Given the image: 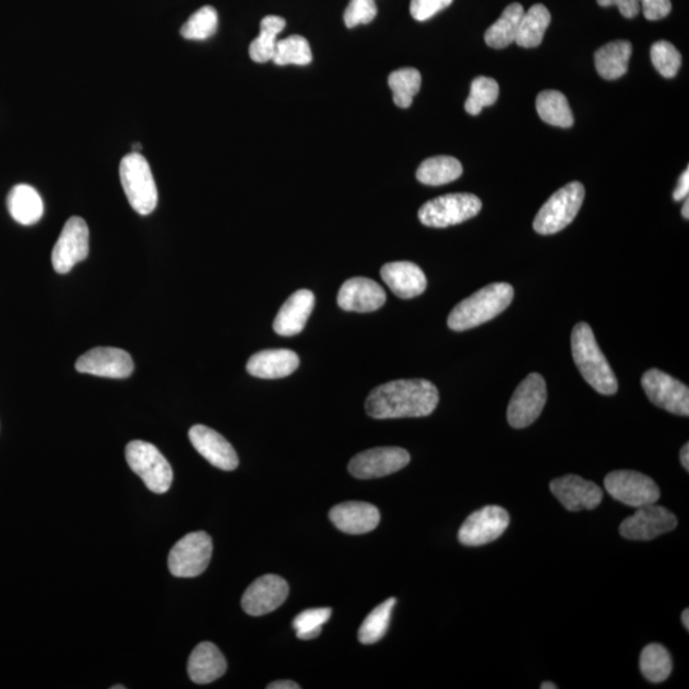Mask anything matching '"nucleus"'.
<instances>
[{"mask_svg":"<svg viewBox=\"0 0 689 689\" xmlns=\"http://www.w3.org/2000/svg\"><path fill=\"white\" fill-rule=\"evenodd\" d=\"M437 387L427 379H400L374 388L365 410L374 419L423 418L436 410Z\"/></svg>","mask_w":689,"mask_h":689,"instance_id":"obj_1","label":"nucleus"},{"mask_svg":"<svg viewBox=\"0 0 689 689\" xmlns=\"http://www.w3.org/2000/svg\"><path fill=\"white\" fill-rule=\"evenodd\" d=\"M571 349L578 371L595 391L605 396L617 393V378L587 323H578L573 328Z\"/></svg>","mask_w":689,"mask_h":689,"instance_id":"obj_2","label":"nucleus"},{"mask_svg":"<svg viewBox=\"0 0 689 689\" xmlns=\"http://www.w3.org/2000/svg\"><path fill=\"white\" fill-rule=\"evenodd\" d=\"M512 300L513 288L507 282L485 286L453 308L448 316V327L461 332L484 325L506 311Z\"/></svg>","mask_w":689,"mask_h":689,"instance_id":"obj_3","label":"nucleus"},{"mask_svg":"<svg viewBox=\"0 0 689 689\" xmlns=\"http://www.w3.org/2000/svg\"><path fill=\"white\" fill-rule=\"evenodd\" d=\"M120 182L129 205L142 216L154 212L159 194L150 164L138 152H131L120 161Z\"/></svg>","mask_w":689,"mask_h":689,"instance_id":"obj_4","label":"nucleus"},{"mask_svg":"<svg viewBox=\"0 0 689 689\" xmlns=\"http://www.w3.org/2000/svg\"><path fill=\"white\" fill-rule=\"evenodd\" d=\"M585 198V188L572 182L559 189L540 208L534 220V229L541 235L557 234L575 220Z\"/></svg>","mask_w":689,"mask_h":689,"instance_id":"obj_5","label":"nucleus"},{"mask_svg":"<svg viewBox=\"0 0 689 689\" xmlns=\"http://www.w3.org/2000/svg\"><path fill=\"white\" fill-rule=\"evenodd\" d=\"M482 207V201L474 194H446L420 207L418 217L423 225L442 229L473 219L482 211Z\"/></svg>","mask_w":689,"mask_h":689,"instance_id":"obj_6","label":"nucleus"},{"mask_svg":"<svg viewBox=\"0 0 689 689\" xmlns=\"http://www.w3.org/2000/svg\"><path fill=\"white\" fill-rule=\"evenodd\" d=\"M129 467L145 483L151 492H168L173 483V469L163 453L149 442L132 441L126 448Z\"/></svg>","mask_w":689,"mask_h":689,"instance_id":"obj_7","label":"nucleus"},{"mask_svg":"<svg viewBox=\"0 0 689 689\" xmlns=\"http://www.w3.org/2000/svg\"><path fill=\"white\" fill-rule=\"evenodd\" d=\"M212 549L211 536L205 531L187 534L170 550L168 566L171 575L180 578L202 575L210 564Z\"/></svg>","mask_w":689,"mask_h":689,"instance_id":"obj_8","label":"nucleus"},{"mask_svg":"<svg viewBox=\"0 0 689 689\" xmlns=\"http://www.w3.org/2000/svg\"><path fill=\"white\" fill-rule=\"evenodd\" d=\"M547 399L545 379L538 373L529 374L513 393L507 410L508 423L516 429L529 427L539 418Z\"/></svg>","mask_w":689,"mask_h":689,"instance_id":"obj_9","label":"nucleus"},{"mask_svg":"<svg viewBox=\"0 0 689 689\" xmlns=\"http://www.w3.org/2000/svg\"><path fill=\"white\" fill-rule=\"evenodd\" d=\"M605 489L615 501L631 507H644L659 501L660 489L650 476L631 470L613 471L604 480Z\"/></svg>","mask_w":689,"mask_h":689,"instance_id":"obj_10","label":"nucleus"},{"mask_svg":"<svg viewBox=\"0 0 689 689\" xmlns=\"http://www.w3.org/2000/svg\"><path fill=\"white\" fill-rule=\"evenodd\" d=\"M90 231L86 221L73 216L64 224L62 233L54 245L52 262L58 274H68L73 267L89 256Z\"/></svg>","mask_w":689,"mask_h":689,"instance_id":"obj_11","label":"nucleus"},{"mask_svg":"<svg viewBox=\"0 0 689 689\" xmlns=\"http://www.w3.org/2000/svg\"><path fill=\"white\" fill-rule=\"evenodd\" d=\"M642 388L652 404L675 415H689V390L669 374L650 369L641 379Z\"/></svg>","mask_w":689,"mask_h":689,"instance_id":"obj_12","label":"nucleus"},{"mask_svg":"<svg viewBox=\"0 0 689 689\" xmlns=\"http://www.w3.org/2000/svg\"><path fill=\"white\" fill-rule=\"evenodd\" d=\"M410 453L400 447H378L360 452L351 459L350 474L356 479H377L408 466Z\"/></svg>","mask_w":689,"mask_h":689,"instance_id":"obj_13","label":"nucleus"},{"mask_svg":"<svg viewBox=\"0 0 689 689\" xmlns=\"http://www.w3.org/2000/svg\"><path fill=\"white\" fill-rule=\"evenodd\" d=\"M510 525V515L499 506H487L467 517L460 527L459 540L467 547H480L501 538Z\"/></svg>","mask_w":689,"mask_h":689,"instance_id":"obj_14","label":"nucleus"},{"mask_svg":"<svg viewBox=\"0 0 689 689\" xmlns=\"http://www.w3.org/2000/svg\"><path fill=\"white\" fill-rule=\"evenodd\" d=\"M677 524V517L667 508L647 504L622 522L619 533L628 540L647 541L673 531Z\"/></svg>","mask_w":689,"mask_h":689,"instance_id":"obj_15","label":"nucleus"},{"mask_svg":"<svg viewBox=\"0 0 689 689\" xmlns=\"http://www.w3.org/2000/svg\"><path fill=\"white\" fill-rule=\"evenodd\" d=\"M289 585L284 578L276 575H265L257 578L245 591L242 598L244 612L261 617L279 609L288 599Z\"/></svg>","mask_w":689,"mask_h":689,"instance_id":"obj_16","label":"nucleus"},{"mask_svg":"<svg viewBox=\"0 0 689 689\" xmlns=\"http://www.w3.org/2000/svg\"><path fill=\"white\" fill-rule=\"evenodd\" d=\"M78 372L92 376L124 379L134 371L132 356L118 348H95L77 360Z\"/></svg>","mask_w":689,"mask_h":689,"instance_id":"obj_17","label":"nucleus"},{"mask_svg":"<svg viewBox=\"0 0 689 689\" xmlns=\"http://www.w3.org/2000/svg\"><path fill=\"white\" fill-rule=\"evenodd\" d=\"M550 490L562 506L571 512L594 510L603 501V490L593 482L577 475L554 479Z\"/></svg>","mask_w":689,"mask_h":689,"instance_id":"obj_18","label":"nucleus"},{"mask_svg":"<svg viewBox=\"0 0 689 689\" xmlns=\"http://www.w3.org/2000/svg\"><path fill=\"white\" fill-rule=\"evenodd\" d=\"M386 300L387 295L382 286L367 277H354L345 281L337 295L339 307L346 312H376Z\"/></svg>","mask_w":689,"mask_h":689,"instance_id":"obj_19","label":"nucleus"},{"mask_svg":"<svg viewBox=\"0 0 689 689\" xmlns=\"http://www.w3.org/2000/svg\"><path fill=\"white\" fill-rule=\"evenodd\" d=\"M189 439L197 452L217 469L233 471L239 465L234 447L216 430L206 425H194L189 430Z\"/></svg>","mask_w":689,"mask_h":689,"instance_id":"obj_20","label":"nucleus"},{"mask_svg":"<svg viewBox=\"0 0 689 689\" xmlns=\"http://www.w3.org/2000/svg\"><path fill=\"white\" fill-rule=\"evenodd\" d=\"M330 520L345 534L371 533L381 521L378 508L367 502H345L330 511Z\"/></svg>","mask_w":689,"mask_h":689,"instance_id":"obj_21","label":"nucleus"},{"mask_svg":"<svg viewBox=\"0 0 689 689\" xmlns=\"http://www.w3.org/2000/svg\"><path fill=\"white\" fill-rule=\"evenodd\" d=\"M382 280L392 293L401 299H413L427 289V277L413 262H391L382 267Z\"/></svg>","mask_w":689,"mask_h":689,"instance_id":"obj_22","label":"nucleus"},{"mask_svg":"<svg viewBox=\"0 0 689 689\" xmlns=\"http://www.w3.org/2000/svg\"><path fill=\"white\" fill-rule=\"evenodd\" d=\"M314 294L311 290H298L290 295L277 313L274 330L277 335L294 336L300 334L307 325L314 308Z\"/></svg>","mask_w":689,"mask_h":689,"instance_id":"obj_23","label":"nucleus"},{"mask_svg":"<svg viewBox=\"0 0 689 689\" xmlns=\"http://www.w3.org/2000/svg\"><path fill=\"white\" fill-rule=\"evenodd\" d=\"M299 356L288 349L263 350L251 356L247 371L251 376L277 379L290 376L299 367Z\"/></svg>","mask_w":689,"mask_h":689,"instance_id":"obj_24","label":"nucleus"},{"mask_svg":"<svg viewBox=\"0 0 689 689\" xmlns=\"http://www.w3.org/2000/svg\"><path fill=\"white\" fill-rule=\"evenodd\" d=\"M228 668L224 655L212 642H202L188 660L189 678L197 684H208L223 677Z\"/></svg>","mask_w":689,"mask_h":689,"instance_id":"obj_25","label":"nucleus"},{"mask_svg":"<svg viewBox=\"0 0 689 689\" xmlns=\"http://www.w3.org/2000/svg\"><path fill=\"white\" fill-rule=\"evenodd\" d=\"M9 214L21 225H34L44 215V202L40 194L29 184H18L8 194Z\"/></svg>","mask_w":689,"mask_h":689,"instance_id":"obj_26","label":"nucleus"},{"mask_svg":"<svg viewBox=\"0 0 689 689\" xmlns=\"http://www.w3.org/2000/svg\"><path fill=\"white\" fill-rule=\"evenodd\" d=\"M632 55V45L628 41L618 40L601 46L595 53V66L604 80H618L626 75Z\"/></svg>","mask_w":689,"mask_h":689,"instance_id":"obj_27","label":"nucleus"},{"mask_svg":"<svg viewBox=\"0 0 689 689\" xmlns=\"http://www.w3.org/2000/svg\"><path fill=\"white\" fill-rule=\"evenodd\" d=\"M462 165L459 160L451 156L430 157L420 164L416 171V178L425 186H445L455 182L462 175Z\"/></svg>","mask_w":689,"mask_h":689,"instance_id":"obj_28","label":"nucleus"},{"mask_svg":"<svg viewBox=\"0 0 689 689\" xmlns=\"http://www.w3.org/2000/svg\"><path fill=\"white\" fill-rule=\"evenodd\" d=\"M524 13V7L519 3H512L506 7L498 21L485 32V43L494 49L507 48L508 45L515 43Z\"/></svg>","mask_w":689,"mask_h":689,"instance_id":"obj_29","label":"nucleus"},{"mask_svg":"<svg viewBox=\"0 0 689 689\" xmlns=\"http://www.w3.org/2000/svg\"><path fill=\"white\" fill-rule=\"evenodd\" d=\"M550 21L552 16L548 8L543 4H535L522 16L515 43L522 48H536L543 43Z\"/></svg>","mask_w":689,"mask_h":689,"instance_id":"obj_30","label":"nucleus"},{"mask_svg":"<svg viewBox=\"0 0 689 689\" xmlns=\"http://www.w3.org/2000/svg\"><path fill=\"white\" fill-rule=\"evenodd\" d=\"M536 110L543 122L559 128L573 126V114L567 97L562 92L547 90L540 92L536 99Z\"/></svg>","mask_w":689,"mask_h":689,"instance_id":"obj_31","label":"nucleus"},{"mask_svg":"<svg viewBox=\"0 0 689 689\" xmlns=\"http://www.w3.org/2000/svg\"><path fill=\"white\" fill-rule=\"evenodd\" d=\"M286 21L279 16H266L261 21V32L249 46L253 62L267 63L274 58L277 36L285 30Z\"/></svg>","mask_w":689,"mask_h":689,"instance_id":"obj_32","label":"nucleus"},{"mask_svg":"<svg viewBox=\"0 0 689 689\" xmlns=\"http://www.w3.org/2000/svg\"><path fill=\"white\" fill-rule=\"evenodd\" d=\"M640 669L651 683L667 681L673 670L672 656L663 645H647L641 652Z\"/></svg>","mask_w":689,"mask_h":689,"instance_id":"obj_33","label":"nucleus"},{"mask_svg":"<svg viewBox=\"0 0 689 689\" xmlns=\"http://www.w3.org/2000/svg\"><path fill=\"white\" fill-rule=\"evenodd\" d=\"M388 86L393 92V103L408 109L422 86V75L415 68H401L388 77Z\"/></svg>","mask_w":689,"mask_h":689,"instance_id":"obj_34","label":"nucleus"},{"mask_svg":"<svg viewBox=\"0 0 689 689\" xmlns=\"http://www.w3.org/2000/svg\"><path fill=\"white\" fill-rule=\"evenodd\" d=\"M395 605V598L387 599L381 605H378L376 609H373L371 614L364 619L358 633L359 641L363 645L376 644V642L385 637Z\"/></svg>","mask_w":689,"mask_h":689,"instance_id":"obj_35","label":"nucleus"},{"mask_svg":"<svg viewBox=\"0 0 689 689\" xmlns=\"http://www.w3.org/2000/svg\"><path fill=\"white\" fill-rule=\"evenodd\" d=\"M277 66H308L312 63L313 55L308 40L300 35H291L289 38L277 41L274 58Z\"/></svg>","mask_w":689,"mask_h":689,"instance_id":"obj_36","label":"nucleus"},{"mask_svg":"<svg viewBox=\"0 0 689 689\" xmlns=\"http://www.w3.org/2000/svg\"><path fill=\"white\" fill-rule=\"evenodd\" d=\"M219 27V15L214 7L205 6L193 13L184 23L180 34L187 40H207L214 36Z\"/></svg>","mask_w":689,"mask_h":689,"instance_id":"obj_37","label":"nucleus"},{"mask_svg":"<svg viewBox=\"0 0 689 689\" xmlns=\"http://www.w3.org/2000/svg\"><path fill=\"white\" fill-rule=\"evenodd\" d=\"M499 86L496 80L489 77H476L471 83L470 96L467 97L465 110L470 115H479L484 108L496 104Z\"/></svg>","mask_w":689,"mask_h":689,"instance_id":"obj_38","label":"nucleus"},{"mask_svg":"<svg viewBox=\"0 0 689 689\" xmlns=\"http://www.w3.org/2000/svg\"><path fill=\"white\" fill-rule=\"evenodd\" d=\"M332 609L316 608L304 610L295 617L294 630L300 640H314L321 635L323 624L331 618Z\"/></svg>","mask_w":689,"mask_h":689,"instance_id":"obj_39","label":"nucleus"},{"mask_svg":"<svg viewBox=\"0 0 689 689\" xmlns=\"http://www.w3.org/2000/svg\"><path fill=\"white\" fill-rule=\"evenodd\" d=\"M651 62L661 76L673 78L682 66V55L668 41H658L651 46Z\"/></svg>","mask_w":689,"mask_h":689,"instance_id":"obj_40","label":"nucleus"},{"mask_svg":"<svg viewBox=\"0 0 689 689\" xmlns=\"http://www.w3.org/2000/svg\"><path fill=\"white\" fill-rule=\"evenodd\" d=\"M376 0H350L344 13L346 27L354 29L359 25H368L377 16Z\"/></svg>","mask_w":689,"mask_h":689,"instance_id":"obj_41","label":"nucleus"},{"mask_svg":"<svg viewBox=\"0 0 689 689\" xmlns=\"http://www.w3.org/2000/svg\"><path fill=\"white\" fill-rule=\"evenodd\" d=\"M453 0H411L410 13L414 20L424 22L450 7Z\"/></svg>","mask_w":689,"mask_h":689,"instance_id":"obj_42","label":"nucleus"},{"mask_svg":"<svg viewBox=\"0 0 689 689\" xmlns=\"http://www.w3.org/2000/svg\"><path fill=\"white\" fill-rule=\"evenodd\" d=\"M640 4L646 20L649 21L663 20L672 11L670 0H640Z\"/></svg>","mask_w":689,"mask_h":689,"instance_id":"obj_43","label":"nucleus"},{"mask_svg":"<svg viewBox=\"0 0 689 689\" xmlns=\"http://www.w3.org/2000/svg\"><path fill=\"white\" fill-rule=\"evenodd\" d=\"M600 7H618L621 15L626 18H635L640 13V0H598Z\"/></svg>","mask_w":689,"mask_h":689,"instance_id":"obj_44","label":"nucleus"},{"mask_svg":"<svg viewBox=\"0 0 689 689\" xmlns=\"http://www.w3.org/2000/svg\"><path fill=\"white\" fill-rule=\"evenodd\" d=\"M689 193V170L687 169L678 180V186L673 193L674 201L686 200Z\"/></svg>","mask_w":689,"mask_h":689,"instance_id":"obj_45","label":"nucleus"},{"mask_svg":"<svg viewBox=\"0 0 689 689\" xmlns=\"http://www.w3.org/2000/svg\"><path fill=\"white\" fill-rule=\"evenodd\" d=\"M267 688L268 689H299L300 686H299V684H297L293 681H277V682L268 684Z\"/></svg>","mask_w":689,"mask_h":689,"instance_id":"obj_46","label":"nucleus"},{"mask_svg":"<svg viewBox=\"0 0 689 689\" xmlns=\"http://www.w3.org/2000/svg\"><path fill=\"white\" fill-rule=\"evenodd\" d=\"M681 462L687 471H689V445L686 443V445L683 446L681 450Z\"/></svg>","mask_w":689,"mask_h":689,"instance_id":"obj_47","label":"nucleus"},{"mask_svg":"<svg viewBox=\"0 0 689 689\" xmlns=\"http://www.w3.org/2000/svg\"><path fill=\"white\" fill-rule=\"evenodd\" d=\"M682 622L683 626L686 627V630H689V610L686 609L684 610L682 614Z\"/></svg>","mask_w":689,"mask_h":689,"instance_id":"obj_48","label":"nucleus"},{"mask_svg":"<svg viewBox=\"0 0 689 689\" xmlns=\"http://www.w3.org/2000/svg\"><path fill=\"white\" fill-rule=\"evenodd\" d=\"M682 216L684 219H689V201L688 198H686V201H684V205L682 207Z\"/></svg>","mask_w":689,"mask_h":689,"instance_id":"obj_49","label":"nucleus"},{"mask_svg":"<svg viewBox=\"0 0 689 689\" xmlns=\"http://www.w3.org/2000/svg\"><path fill=\"white\" fill-rule=\"evenodd\" d=\"M540 688L541 689H557L558 687L554 683L545 682V683L541 684Z\"/></svg>","mask_w":689,"mask_h":689,"instance_id":"obj_50","label":"nucleus"},{"mask_svg":"<svg viewBox=\"0 0 689 689\" xmlns=\"http://www.w3.org/2000/svg\"><path fill=\"white\" fill-rule=\"evenodd\" d=\"M132 147H133V151H132V152H138V154H141V150H142V145H141V143H138V142L133 143V146H132Z\"/></svg>","mask_w":689,"mask_h":689,"instance_id":"obj_51","label":"nucleus"},{"mask_svg":"<svg viewBox=\"0 0 689 689\" xmlns=\"http://www.w3.org/2000/svg\"><path fill=\"white\" fill-rule=\"evenodd\" d=\"M112 688H113V689H120V688H126V687H123V686H114V687H112Z\"/></svg>","mask_w":689,"mask_h":689,"instance_id":"obj_52","label":"nucleus"}]
</instances>
